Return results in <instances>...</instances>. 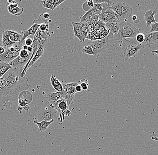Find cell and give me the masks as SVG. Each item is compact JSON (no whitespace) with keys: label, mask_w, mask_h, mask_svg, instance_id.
Wrapping results in <instances>:
<instances>
[{"label":"cell","mask_w":158,"mask_h":155,"mask_svg":"<svg viewBox=\"0 0 158 155\" xmlns=\"http://www.w3.org/2000/svg\"><path fill=\"white\" fill-rule=\"evenodd\" d=\"M122 48L123 54L131 48L136 47V46L140 45L137 42V40L135 39V38H131L129 40H127L126 39H123L122 40Z\"/></svg>","instance_id":"9a60e30c"},{"label":"cell","mask_w":158,"mask_h":155,"mask_svg":"<svg viewBox=\"0 0 158 155\" xmlns=\"http://www.w3.org/2000/svg\"><path fill=\"white\" fill-rule=\"evenodd\" d=\"M94 36H95L97 40H98L99 38V34L98 33L96 30H94L92 32Z\"/></svg>","instance_id":"bcb514c9"},{"label":"cell","mask_w":158,"mask_h":155,"mask_svg":"<svg viewBox=\"0 0 158 155\" xmlns=\"http://www.w3.org/2000/svg\"><path fill=\"white\" fill-rule=\"evenodd\" d=\"M15 59L13 52L9 48L6 49L5 52L0 55V62L10 63Z\"/></svg>","instance_id":"e0dca14e"},{"label":"cell","mask_w":158,"mask_h":155,"mask_svg":"<svg viewBox=\"0 0 158 155\" xmlns=\"http://www.w3.org/2000/svg\"><path fill=\"white\" fill-rule=\"evenodd\" d=\"M6 49L4 47H0V55L5 52Z\"/></svg>","instance_id":"681fc988"},{"label":"cell","mask_w":158,"mask_h":155,"mask_svg":"<svg viewBox=\"0 0 158 155\" xmlns=\"http://www.w3.org/2000/svg\"><path fill=\"white\" fill-rule=\"evenodd\" d=\"M119 18L118 16L114 12L110 9L108 17H107V22H114V23H119Z\"/></svg>","instance_id":"d4e9b609"},{"label":"cell","mask_w":158,"mask_h":155,"mask_svg":"<svg viewBox=\"0 0 158 155\" xmlns=\"http://www.w3.org/2000/svg\"><path fill=\"white\" fill-rule=\"evenodd\" d=\"M135 39L137 42L140 45H143L145 40V36L144 34L142 33H138V35H136Z\"/></svg>","instance_id":"f546056e"},{"label":"cell","mask_w":158,"mask_h":155,"mask_svg":"<svg viewBox=\"0 0 158 155\" xmlns=\"http://www.w3.org/2000/svg\"><path fill=\"white\" fill-rule=\"evenodd\" d=\"M65 2V0L64 1H62V0H54V8H56L57 7L59 6L61 4L63 3V2Z\"/></svg>","instance_id":"7bdbcfd3"},{"label":"cell","mask_w":158,"mask_h":155,"mask_svg":"<svg viewBox=\"0 0 158 155\" xmlns=\"http://www.w3.org/2000/svg\"><path fill=\"white\" fill-rule=\"evenodd\" d=\"M49 36H50L49 32L44 31L42 32L41 38L39 39L40 47H42L44 49L46 48L48 45V38Z\"/></svg>","instance_id":"603a6c76"},{"label":"cell","mask_w":158,"mask_h":155,"mask_svg":"<svg viewBox=\"0 0 158 155\" xmlns=\"http://www.w3.org/2000/svg\"><path fill=\"white\" fill-rule=\"evenodd\" d=\"M58 118L59 114L57 111L50 106L41 109L37 113V121L39 122L42 121H50Z\"/></svg>","instance_id":"52a82bcc"},{"label":"cell","mask_w":158,"mask_h":155,"mask_svg":"<svg viewBox=\"0 0 158 155\" xmlns=\"http://www.w3.org/2000/svg\"><path fill=\"white\" fill-rule=\"evenodd\" d=\"M96 16H98L96 15L92 9H90V10L88 11L87 12L85 15L81 16V17H80L81 21H80V23H88Z\"/></svg>","instance_id":"ffe728a7"},{"label":"cell","mask_w":158,"mask_h":155,"mask_svg":"<svg viewBox=\"0 0 158 155\" xmlns=\"http://www.w3.org/2000/svg\"><path fill=\"white\" fill-rule=\"evenodd\" d=\"M39 28L42 32H44V31L49 32V24L47 20L44 23L40 24V25Z\"/></svg>","instance_id":"d6a6232c"},{"label":"cell","mask_w":158,"mask_h":155,"mask_svg":"<svg viewBox=\"0 0 158 155\" xmlns=\"http://www.w3.org/2000/svg\"><path fill=\"white\" fill-rule=\"evenodd\" d=\"M156 13V10H152L147 11L145 13V15H144V19L147 23L146 27H149L151 26V24L153 22H156V19L155 18V15Z\"/></svg>","instance_id":"2e32d148"},{"label":"cell","mask_w":158,"mask_h":155,"mask_svg":"<svg viewBox=\"0 0 158 155\" xmlns=\"http://www.w3.org/2000/svg\"><path fill=\"white\" fill-rule=\"evenodd\" d=\"M151 29L150 31L148 32L150 33L152 32H158V22H153L151 25Z\"/></svg>","instance_id":"8d00e7d4"},{"label":"cell","mask_w":158,"mask_h":155,"mask_svg":"<svg viewBox=\"0 0 158 155\" xmlns=\"http://www.w3.org/2000/svg\"><path fill=\"white\" fill-rule=\"evenodd\" d=\"M109 34V32L107 30H104L102 32L99 34V38L98 40H102V39L106 38L108 36Z\"/></svg>","instance_id":"f35d334b"},{"label":"cell","mask_w":158,"mask_h":155,"mask_svg":"<svg viewBox=\"0 0 158 155\" xmlns=\"http://www.w3.org/2000/svg\"><path fill=\"white\" fill-rule=\"evenodd\" d=\"M33 95L28 90H24L20 93L18 96V104L21 108H24L33 101Z\"/></svg>","instance_id":"9c48e42d"},{"label":"cell","mask_w":158,"mask_h":155,"mask_svg":"<svg viewBox=\"0 0 158 155\" xmlns=\"http://www.w3.org/2000/svg\"><path fill=\"white\" fill-rule=\"evenodd\" d=\"M18 96L10 89L3 78H0V102H13L17 101Z\"/></svg>","instance_id":"5b68a950"},{"label":"cell","mask_w":158,"mask_h":155,"mask_svg":"<svg viewBox=\"0 0 158 155\" xmlns=\"http://www.w3.org/2000/svg\"><path fill=\"white\" fill-rule=\"evenodd\" d=\"M146 47L145 45H140L136 47H133L131 48L126 51L124 53H123V56L125 60H127L131 57H135L138 55L139 51L141 49Z\"/></svg>","instance_id":"8fae6325"},{"label":"cell","mask_w":158,"mask_h":155,"mask_svg":"<svg viewBox=\"0 0 158 155\" xmlns=\"http://www.w3.org/2000/svg\"><path fill=\"white\" fill-rule=\"evenodd\" d=\"M110 8L118 15L119 20L127 21L133 12V9L127 3L121 1H112Z\"/></svg>","instance_id":"3957f363"},{"label":"cell","mask_w":158,"mask_h":155,"mask_svg":"<svg viewBox=\"0 0 158 155\" xmlns=\"http://www.w3.org/2000/svg\"><path fill=\"white\" fill-rule=\"evenodd\" d=\"M114 41V36L111 32L107 37L102 40H97L95 41L88 42L87 46L92 48L95 53L97 57H98L101 53H103L108 48L110 44Z\"/></svg>","instance_id":"277c9868"},{"label":"cell","mask_w":158,"mask_h":155,"mask_svg":"<svg viewBox=\"0 0 158 155\" xmlns=\"http://www.w3.org/2000/svg\"><path fill=\"white\" fill-rule=\"evenodd\" d=\"M31 56H30L26 58H22L19 56L16 58L10 63V65L13 68H17L24 67L29 60Z\"/></svg>","instance_id":"5bb4252c"},{"label":"cell","mask_w":158,"mask_h":155,"mask_svg":"<svg viewBox=\"0 0 158 155\" xmlns=\"http://www.w3.org/2000/svg\"><path fill=\"white\" fill-rule=\"evenodd\" d=\"M44 48H42V47H39L37 52L35 53V55L32 58V60L29 63L28 67H27V68L26 72L28 69H29L31 66L33 65V64H34L35 62L37 61V60L40 58V57L44 53Z\"/></svg>","instance_id":"7402d4cb"},{"label":"cell","mask_w":158,"mask_h":155,"mask_svg":"<svg viewBox=\"0 0 158 155\" xmlns=\"http://www.w3.org/2000/svg\"><path fill=\"white\" fill-rule=\"evenodd\" d=\"M74 97L75 95H69V99L60 100L54 106V108L57 111L58 114H59L58 119H60L61 122L65 119L66 111L69 110V106L73 103Z\"/></svg>","instance_id":"8992f818"},{"label":"cell","mask_w":158,"mask_h":155,"mask_svg":"<svg viewBox=\"0 0 158 155\" xmlns=\"http://www.w3.org/2000/svg\"><path fill=\"white\" fill-rule=\"evenodd\" d=\"M72 24L73 28L74 35L79 39L80 43L82 44L86 40V36L81 29V23L73 21Z\"/></svg>","instance_id":"7c38bea8"},{"label":"cell","mask_w":158,"mask_h":155,"mask_svg":"<svg viewBox=\"0 0 158 155\" xmlns=\"http://www.w3.org/2000/svg\"><path fill=\"white\" fill-rule=\"evenodd\" d=\"M42 31L40 30V28H38V30H37V31H36V33H35L34 36L35 37V38H37V39H40V38H41V35H42Z\"/></svg>","instance_id":"ee69618b"},{"label":"cell","mask_w":158,"mask_h":155,"mask_svg":"<svg viewBox=\"0 0 158 155\" xmlns=\"http://www.w3.org/2000/svg\"><path fill=\"white\" fill-rule=\"evenodd\" d=\"M28 46H27V45H24L22 47V49L24 50H28Z\"/></svg>","instance_id":"816d5d0a"},{"label":"cell","mask_w":158,"mask_h":155,"mask_svg":"<svg viewBox=\"0 0 158 155\" xmlns=\"http://www.w3.org/2000/svg\"><path fill=\"white\" fill-rule=\"evenodd\" d=\"M69 95L65 93L64 90L62 92L55 93H48L46 94V98L50 103V107L54 108V106L58 101L61 100L67 99Z\"/></svg>","instance_id":"ba28073f"},{"label":"cell","mask_w":158,"mask_h":155,"mask_svg":"<svg viewBox=\"0 0 158 155\" xmlns=\"http://www.w3.org/2000/svg\"><path fill=\"white\" fill-rule=\"evenodd\" d=\"M119 30V23H115L110 30V32L113 34L114 36H116L118 33Z\"/></svg>","instance_id":"836d02e7"},{"label":"cell","mask_w":158,"mask_h":155,"mask_svg":"<svg viewBox=\"0 0 158 155\" xmlns=\"http://www.w3.org/2000/svg\"><path fill=\"white\" fill-rule=\"evenodd\" d=\"M153 54V56H154V58L158 62V55L156 54Z\"/></svg>","instance_id":"f5cc1de1"},{"label":"cell","mask_w":158,"mask_h":155,"mask_svg":"<svg viewBox=\"0 0 158 155\" xmlns=\"http://www.w3.org/2000/svg\"><path fill=\"white\" fill-rule=\"evenodd\" d=\"M144 35L145 36V40L143 45L148 47L150 45L158 43V31L152 33L145 32Z\"/></svg>","instance_id":"30bf717a"},{"label":"cell","mask_w":158,"mask_h":155,"mask_svg":"<svg viewBox=\"0 0 158 155\" xmlns=\"http://www.w3.org/2000/svg\"><path fill=\"white\" fill-rule=\"evenodd\" d=\"M82 90H86L88 89V80H85V81L83 82L82 83L80 84Z\"/></svg>","instance_id":"ab89813d"},{"label":"cell","mask_w":158,"mask_h":155,"mask_svg":"<svg viewBox=\"0 0 158 155\" xmlns=\"http://www.w3.org/2000/svg\"><path fill=\"white\" fill-rule=\"evenodd\" d=\"M2 45L5 49L9 48L15 43L11 42L9 36L8 30L4 31L2 34Z\"/></svg>","instance_id":"44dd1931"},{"label":"cell","mask_w":158,"mask_h":155,"mask_svg":"<svg viewBox=\"0 0 158 155\" xmlns=\"http://www.w3.org/2000/svg\"><path fill=\"white\" fill-rule=\"evenodd\" d=\"M86 39L91 40V41H95L97 40L96 38L95 37V36L92 33H89V34L86 37Z\"/></svg>","instance_id":"60d3db41"},{"label":"cell","mask_w":158,"mask_h":155,"mask_svg":"<svg viewBox=\"0 0 158 155\" xmlns=\"http://www.w3.org/2000/svg\"><path fill=\"white\" fill-rule=\"evenodd\" d=\"M8 3L9 4H15L17 3L15 1H13V0H10V1H8Z\"/></svg>","instance_id":"f907efd6"},{"label":"cell","mask_w":158,"mask_h":155,"mask_svg":"<svg viewBox=\"0 0 158 155\" xmlns=\"http://www.w3.org/2000/svg\"><path fill=\"white\" fill-rule=\"evenodd\" d=\"M32 43H33V40H32L31 38H27L25 40L24 45H27L28 47L31 46Z\"/></svg>","instance_id":"b9f144b4"},{"label":"cell","mask_w":158,"mask_h":155,"mask_svg":"<svg viewBox=\"0 0 158 155\" xmlns=\"http://www.w3.org/2000/svg\"><path fill=\"white\" fill-rule=\"evenodd\" d=\"M54 120H52L50 121H42L39 122L37 120L33 121V123L36 124L39 128V131L40 132H44L47 130L48 127L54 122Z\"/></svg>","instance_id":"d6986e66"},{"label":"cell","mask_w":158,"mask_h":155,"mask_svg":"<svg viewBox=\"0 0 158 155\" xmlns=\"http://www.w3.org/2000/svg\"><path fill=\"white\" fill-rule=\"evenodd\" d=\"M152 53L153 54H156L158 55V50L153 51L152 52Z\"/></svg>","instance_id":"11a10c76"},{"label":"cell","mask_w":158,"mask_h":155,"mask_svg":"<svg viewBox=\"0 0 158 155\" xmlns=\"http://www.w3.org/2000/svg\"><path fill=\"white\" fill-rule=\"evenodd\" d=\"M81 27L82 31L86 37L89 33L88 26L87 25L86 23H81Z\"/></svg>","instance_id":"d590c367"},{"label":"cell","mask_w":158,"mask_h":155,"mask_svg":"<svg viewBox=\"0 0 158 155\" xmlns=\"http://www.w3.org/2000/svg\"><path fill=\"white\" fill-rule=\"evenodd\" d=\"M23 108H24L25 110H26L27 111H28L30 109V107H28V105L25 106Z\"/></svg>","instance_id":"db71d44e"},{"label":"cell","mask_w":158,"mask_h":155,"mask_svg":"<svg viewBox=\"0 0 158 155\" xmlns=\"http://www.w3.org/2000/svg\"><path fill=\"white\" fill-rule=\"evenodd\" d=\"M115 23H114V22H107L105 23V26L106 29L110 33L111 28L113 27L114 25H115Z\"/></svg>","instance_id":"74e56055"},{"label":"cell","mask_w":158,"mask_h":155,"mask_svg":"<svg viewBox=\"0 0 158 155\" xmlns=\"http://www.w3.org/2000/svg\"><path fill=\"white\" fill-rule=\"evenodd\" d=\"M23 68V67H20L11 68L2 77L6 81L10 89L17 96L21 92L28 90L31 86L28 83V78L22 76Z\"/></svg>","instance_id":"6da1fadb"},{"label":"cell","mask_w":158,"mask_h":155,"mask_svg":"<svg viewBox=\"0 0 158 155\" xmlns=\"http://www.w3.org/2000/svg\"><path fill=\"white\" fill-rule=\"evenodd\" d=\"M102 9L103 7L102 3H96L94 4V6L92 9L93 10L95 15L99 16L102 12Z\"/></svg>","instance_id":"484cf974"},{"label":"cell","mask_w":158,"mask_h":155,"mask_svg":"<svg viewBox=\"0 0 158 155\" xmlns=\"http://www.w3.org/2000/svg\"><path fill=\"white\" fill-rule=\"evenodd\" d=\"M40 25L38 24L34 23L29 29L27 30H23L22 32L23 33L22 38L21 39L20 41L19 42V44L23 45H24L25 40L30 35H34L36 31L39 28Z\"/></svg>","instance_id":"4fadbf2b"},{"label":"cell","mask_w":158,"mask_h":155,"mask_svg":"<svg viewBox=\"0 0 158 155\" xmlns=\"http://www.w3.org/2000/svg\"><path fill=\"white\" fill-rule=\"evenodd\" d=\"M12 68L9 63L0 62V78H2L10 69Z\"/></svg>","instance_id":"cb8c5ba5"},{"label":"cell","mask_w":158,"mask_h":155,"mask_svg":"<svg viewBox=\"0 0 158 155\" xmlns=\"http://www.w3.org/2000/svg\"><path fill=\"white\" fill-rule=\"evenodd\" d=\"M49 16H50V15H49V14L48 13H43V18L45 19V20H47V19H48L49 18Z\"/></svg>","instance_id":"7dc6e473"},{"label":"cell","mask_w":158,"mask_h":155,"mask_svg":"<svg viewBox=\"0 0 158 155\" xmlns=\"http://www.w3.org/2000/svg\"><path fill=\"white\" fill-rule=\"evenodd\" d=\"M140 30L128 21H122L119 22V30L118 33L114 37V40L122 41L126 38H135Z\"/></svg>","instance_id":"7a4b0ae2"},{"label":"cell","mask_w":158,"mask_h":155,"mask_svg":"<svg viewBox=\"0 0 158 155\" xmlns=\"http://www.w3.org/2000/svg\"><path fill=\"white\" fill-rule=\"evenodd\" d=\"M32 53H30L27 50L22 49L19 53V56L22 58H26L30 56H32Z\"/></svg>","instance_id":"4dcf8cb0"},{"label":"cell","mask_w":158,"mask_h":155,"mask_svg":"<svg viewBox=\"0 0 158 155\" xmlns=\"http://www.w3.org/2000/svg\"><path fill=\"white\" fill-rule=\"evenodd\" d=\"M85 3L89 7L90 9H92L93 8L94 5L93 1H92V0L91 1H87Z\"/></svg>","instance_id":"f6af8a7d"},{"label":"cell","mask_w":158,"mask_h":155,"mask_svg":"<svg viewBox=\"0 0 158 155\" xmlns=\"http://www.w3.org/2000/svg\"><path fill=\"white\" fill-rule=\"evenodd\" d=\"M132 19H133V21H135L137 20V17L135 15L133 16L132 17Z\"/></svg>","instance_id":"6f0895ef"},{"label":"cell","mask_w":158,"mask_h":155,"mask_svg":"<svg viewBox=\"0 0 158 155\" xmlns=\"http://www.w3.org/2000/svg\"><path fill=\"white\" fill-rule=\"evenodd\" d=\"M77 83H69L67 84H63V87L65 93L69 95H75L76 91V87L78 85Z\"/></svg>","instance_id":"ac0fdd59"},{"label":"cell","mask_w":158,"mask_h":155,"mask_svg":"<svg viewBox=\"0 0 158 155\" xmlns=\"http://www.w3.org/2000/svg\"><path fill=\"white\" fill-rule=\"evenodd\" d=\"M43 13L41 14L40 15L38 19H34V20H33V23L40 25V24H42V23H44V22H45L47 20H45V19H44V18H43Z\"/></svg>","instance_id":"e575fe53"},{"label":"cell","mask_w":158,"mask_h":155,"mask_svg":"<svg viewBox=\"0 0 158 155\" xmlns=\"http://www.w3.org/2000/svg\"><path fill=\"white\" fill-rule=\"evenodd\" d=\"M50 82L51 85L53 86V88H55L59 85H62L61 82L57 78L54 74H52L50 77Z\"/></svg>","instance_id":"83f0119b"},{"label":"cell","mask_w":158,"mask_h":155,"mask_svg":"<svg viewBox=\"0 0 158 155\" xmlns=\"http://www.w3.org/2000/svg\"><path fill=\"white\" fill-rule=\"evenodd\" d=\"M76 90L77 92H81L82 90L80 84H78L77 86H76Z\"/></svg>","instance_id":"c3c4849f"},{"label":"cell","mask_w":158,"mask_h":155,"mask_svg":"<svg viewBox=\"0 0 158 155\" xmlns=\"http://www.w3.org/2000/svg\"><path fill=\"white\" fill-rule=\"evenodd\" d=\"M23 11H24V9L23 8H20L19 7L17 6L13 9L8 10V12L12 15L19 16L23 13Z\"/></svg>","instance_id":"4316f807"},{"label":"cell","mask_w":158,"mask_h":155,"mask_svg":"<svg viewBox=\"0 0 158 155\" xmlns=\"http://www.w3.org/2000/svg\"><path fill=\"white\" fill-rule=\"evenodd\" d=\"M48 2L50 3L54 4V0H47Z\"/></svg>","instance_id":"9f6ffc18"},{"label":"cell","mask_w":158,"mask_h":155,"mask_svg":"<svg viewBox=\"0 0 158 155\" xmlns=\"http://www.w3.org/2000/svg\"><path fill=\"white\" fill-rule=\"evenodd\" d=\"M42 3L43 7L45 8L51 10H54V7L53 4L50 3L48 2L46 0L42 1L41 2Z\"/></svg>","instance_id":"1f68e13d"},{"label":"cell","mask_w":158,"mask_h":155,"mask_svg":"<svg viewBox=\"0 0 158 155\" xmlns=\"http://www.w3.org/2000/svg\"><path fill=\"white\" fill-rule=\"evenodd\" d=\"M82 52L83 53L87 54L90 55L97 57L95 53L94 52L93 49L91 47L89 46H85L82 49Z\"/></svg>","instance_id":"f1b7e54d"}]
</instances>
